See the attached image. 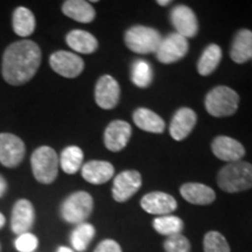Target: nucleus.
<instances>
[{"label":"nucleus","instance_id":"1","mask_svg":"<svg viewBox=\"0 0 252 252\" xmlns=\"http://www.w3.org/2000/svg\"><path fill=\"white\" fill-rule=\"evenodd\" d=\"M41 49L34 41L21 40L6 48L2 56V76L8 84L23 86L34 77L41 63Z\"/></svg>","mask_w":252,"mask_h":252},{"label":"nucleus","instance_id":"2","mask_svg":"<svg viewBox=\"0 0 252 252\" xmlns=\"http://www.w3.org/2000/svg\"><path fill=\"white\" fill-rule=\"evenodd\" d=\"M217 184L226 193H241L252 188V163L236 161L225 165L219 172Z\"/></svg>","mask_w":252,"mask_h":252},{"label":"nucleus","instance_id":"3","mask_svg":"<svg viewBox=\"0 0 252 252\" xmlns=\"http://www.w3.org/2000/svg\"><path fill=\"white\" fill-rule=\"evenodd\" d=\"M239 94L231 88L219 86L207 94L204 106L213 117H229L238 110Z\"/></svg>","mask_w":252,"mask_h":252},{"label":"nucleus","instance_id":"4","mask_svg":"<svg viewBox=\"0 0 252 252\" xmlns=\"http://www.w3.org/2000/svg\"><path fill=\"white\" fill-rule=\"evenodd\" d=\"M94 210V198L87 191H75L63 201L61 204L62 220L70 224H81L89 219Z\"/></svg>","mask_w":252,"mask_h":252},{"label":"nucleus","instance_id":"5","mask_svg":"<svg viewBox=\"0 0 252 252\" xmlns=\"http://www.w3.org/2000/svg\"><path fill=\"white\" fill-rule=\"evenodd\" d=\"M34 178L41 184L54 182L59 173V157L49 146H41L34 151L31 158Z\"/></svg>","mask_w":252,"mask_h":252},{"label":"nucleus","instance_id":"6","mask_svg":"<svg viewBox=\"0 0 252 252\" xmlns=\"http://www.w3.org/2000/svg\"><path fill=\"white\" fill-rule=\"evenodd\" d=\"M161 40V34L157 30L140 25L128 28L124 35L125 45L137 54H156Z\"/></svg>","mask_w":252,"mask_h":252},{"label":"nucleus","instance_id":"7","mask_svg":"<svg viewBox=\"0 0 252 252\" xmlns=\"http://www.w3.org/2000/svg\"><path fill=\"white\" fill-rule=\"evenodd\" d=\"M189 43L186 37L178 33H171L162 37L156 52V56L159 62L171 64L184 59L187 55Z\"/></svg>","mask_w":252,"mask_h":252},{"label":"nucleus","instance_id":"8","mask_svg":"<svg viewBox=\"0 0 252 252\" xmlns=\"http://www.w3.org/2000/svg\"><path fill=\"white\" fill-rule=\"evenodd\" d=\"M26 147L18 135L12 133H0V163L13 168L24 160Z\"/></svg>","mask_w":252,"mask_h":252},{"label":"nucleus","instance_id":"9","mask_svg":"<svg viewBox=\"0 0 252 252\" xmlns=\"http://www.w3.org/2000/svg\"><path fill=\"white\" fill-rule=\"evenodd\" d=\"M143 184L138 171H124L116 176L112 185V197L118 203L128 201L139 190Z\"/></svg>","mask_w":252,"mask_h":252},{"label":"nucleus","instance_id":"10","mask_svg":"<svg viewBox=\"0 0 252 252\" xmlns=\"http://www.w3.org/2000/svg\"><path fill=\"white\" fill-rule=\"evenodd\" d=\"M50 67L56 74L67 78H75L83 71L84 61L74 53L58 50L49 59Z\"/></svg>","mask_w":252,"mask_h":252},{"label":"nucleus","instance_id":"11","mask_svg":"<svg viewBox=\"0 0 252 252\" xmlns=\"http://www.w3.org/2000/svg\"><path fill=\"white\" fill-rule=\"evenodd\" d=\"M121 97L119 83L110 75L99 77L94 87V100L104 110H111L117 105Z\"/></svg>","mask_w":252,"mask_h":252},{"label":"nucleus","instance_id":"12","mask_svg":"<svg viewBox=\"0 0 252 252\" xmlns=\"http://www.w3.org/2000/svg\"><path fill=\"white\" fill-rule=\"evenodd\" d=\"M140 207L151 215L163 216L174 213L178 208V202L172 195L163 191H152L141 197Z\"/></svg>","mask_w":252,"mask_h":252},{"label":"nucleus","instance_id":"13","mask_svg":"<svg viewBox=\"0 0 252 252\" xmlns=\"http://www.w3.org/2000/svg\"><path fill=\"white\" fill-rule=\"evenodd\" d=\"M176 33L186 39L194 37L198 32V21L194 11L186 5H178L173 7L169 15Z\"/></svg>","mask_w":252,"mask_h":252},{"label":"nucleus","instance_id":"14","mask_svg":"<svg viewBox=\"0 0 252 252\" xmlns=\"http://www.w3.org/2000/svg\"><path fill=\"white\" fill-rule=\"evenodd\" d=\"M132 135V127L127 122L113 121L104 132V144L111 152H119L125 149Z\"/></svg>","mask_w":252,"mask_h":252},{"label":"nucleus","instance_id":"15","mask_svg":"<svg viewBox=\"0 0 252 252\" xmlns=\"http://www.w3.org/2000/svg\"><path fill=\"white\" fill-rule=\"evenodd\" d=\"M35 220V210L31 201L21 198L15 202L11 216V229L15 235L30 232Z\"/></svg>","mask_w":252,"mask_h":252},{"label":"nucleus","instance_id":"16","mask_svg":"<svg viewBox=\"0 0 252 252\" xmlns=\"http://www.w3.org/2000/svg\"><path fill=\"white\" fill-rule=\"evenodd\" d=\"M212 151L216 158L229 163L241 161L245 156V149L242 143L228 135L216 137L212 143Z\"/></svg>","mask_w":252,"mask_h":252},{"label":"nucleus","instance_id":"17","mask_svg":"<svg viewBox=\"0 0 252 252\" xmlns=\"http://www.w3.org/2000/svg\"><path fill=\"white\" fill-rule=\"evenodd\" d=\"M196 112L190 108H181L175 112L169 125V133L176 141H181L188 137L196 125Z\"/></svg>","mask_w":252,"mask_h":252},{"label":"nucleus","instance_id":"18","mask_svg":"<svg viewBox=\"0 0 252 252\" xmlns=\"http://www.w3.org/2000/svg\"><path fill=\"white\" fill-rule=\"evenodd\" d=\"M115 175V167L109 161L91 160L82 166V178L93 185H103Z\"/></svg>","mask_w":252,"mask_h":252},{"label":"nucleus","instance_id":"19","mask_svg":"<svg viewBox=\"0 0 252 252\" xmlns=\"http://www.w3.org/2000/svg\"><path fill=\"white\" fill-rule=\"evenodd\" d=\"M180 193L188 203L195 206H208L212 204L216 198L213 188L198 182H188L181 186Z\"/></svg>","mask_w":252,"mask_h":252},{"label":"nucleus","instance_id":"20","mask_svg":"<svg viewBox=\"0 0 252 252\" xmlns=\"http://www.w3.org/2000/svg\"><path fill=\"white\" fill-rule=\"evenodd\" d=\"M230 58L235 63L243 64L252 60V31L239 30L232 40Z\"/></svg>","mask_w":252,"mask_h":252},{"label":"nucleus","instance_id":"21","mask_svg":"<svg viewBox=\"0 0 252 252\" xmlns=\"http://www.w3.org/2000/svg\"><path fill=\"white\" fill-rule=\"evenodd\" d=\"M62 12L68 18L82 24H89L96 18V11L90 5V2L83 1V0L64 1L62 5Z\"/></svg>","mask_w":252,"mask_h":252},{"label":"nucleus","instance_id":"22","mask_svg":"<svg viewBox=\"0 0 252 252\" xmlns=\"http://www.w3.org/2000/svg\"><path fill=\"white\" fill-rule=\"evenodd\" d=\"M65 41L72 50L81 54H91L98 48V41L87 31L74 30L69 32Z\"/></svg>","mask_w":252,"mask_h":252},{"label":"nucleus","instance_id":"23","mask_svg":"<svg viewBox=\"0 0 252 252\" xmlns=\"http://www.w3.org/2000/svg\"><path fill=\"white\" fill-rule=\"evenodd\" d=\"M134 124L140 130L152 133H162L165 131V122L156 112L146 108L137 109L133 113Z\"/></svg>","mask_w":252,"mask_h":252},{"label":"nucleus","instance_id":"24","mask_svg":"<svg viewBox=\"0 0 252 252\" xmlns=\"http://www.w3.org/2000/svg\"><path fill=\"white\" fill-rule=\"evenodd\" d=\"M222 60V49L220 46L212 43L203 50L197 62V72L201 76H208L216 70Z\"/></svg>","mask_w":252,"mask_h":252},{"label":"nucleus","instance_id":"25","mask_svg":"<svg viewBox=\"0 0 252 252\" xmlns=\"http://www.w3.org/2000/svg\"><path fill=\"white\" fill-rule=\"evenodd\" d=\"M94 236H96V229L93 224L88 222L77 224L70 234L71 249L76 252H84L89 248Z\"/></svg>","mask_w":252,"mask_h":252},{"label":"nucleus","instance_id":"26","mask_svg":"<svg viewBox=\"0 0 252 252\" xmlns=\"http://www.w3.org/2000/svg\"><path fill=\"white\" fill-rule=\"evenodd\" d=\"M13 30L21 37H27L35 30V17L33 12L26 7H18L13 13Z\"/></svg>","mask_w":252,"mask_h":252},{"label":"nucleus","instance_id":"27","mask_svg":"<svg viewBox=\"0 0 252 252\" xmlns=\"http://www.w3.org/2000/svg\"><path fill=\"white\" fill-rule=\"evenodd\" d=\"M152 225L158 234L166 236V237L182 234V230L185 228L184 220L179 216L173 215V214H171V215L157 216L153 220Z\"/></svg>","mask_w":252,"mask_h":252},{"label":"nucleus","instance_id":"28","mask_svg":"<svg viewBox=\"0 0 252 252\" xmlns=\"http://www.w3.org/2000/svg\"><path fill=\"white\" fill-rule=\"evenodd\" d=\"M83 151L78 146H68L62 151L60 157V165L67 174H75L83 163Z\"/></svg>","mask_w":252,"mask_h":252},{"label":"nucleus","instance_id":"29","mask_svg":"<svg viewBox=\"0 0 252 252\" xmlns=\"http://www.w3.org/2000/svg\"><path fill=\"white\" fill-rule=\"evenodd\" d=\"M153 70L152 65L145 60H137L131 68V81L135 87L147 88L152 83Z\"/></svg>","mask_w":252,"mask_h":252},{"label":"nucleus","instance_id":"30","mask_svg":"<svg viewBox=\"0 0 252 252\" xmlns=\"http://www.w3.org/2000/svg\"><path fill=\"white\" fill-rule=\"evenodd\" d=\"M203 252H231L226 238L220 231L212 230L203 237Z\"/></svg>","mask_w":252,"mask_h":252},{"label":"nucleus","instance_id":"31","mask_svg":"<svg viewBox=\"0 0 252 252\" xmlns=\"http://www.w3.org/2000/svg\"><path fill=\"white\" fill-rule=\"evenodd\" d=\"M163 250L165 252H190L191 244L185 235L179 234L165 239Z\"/></svg>","mask_w":252,"mask_h":252},{"label":"nucleus","instance_id":"32","mask_svg":"<svg viewBox=\"0 0 252 252\" xmlns=\"http://www.w3.org/2000/svg\"><path fill=\"white\" fill-rule=\"evenodd\" d=\"M14 247L19 252H34L39 247V239L32 232H25L18 236Z\"/></svg>","mask_w":252,"mask_h":252},{"label":"nucleus","instance_id":"33","mask_svg":"<svg viewBox=\"0 0 252 252\" xmlns=\"http://www.w3.org/2000/svg\"><path fill=\"white\" fill-rule=\"evenodd\" d=\"M94 252H123L121 244L112 238L103 239L98 245L94 248Z\"/></svg>","mask_w":252,"mask_h":252},{"label":"nucleus","instance_id":"34","mask_svg":"<svg viewBox=\"0 0 252 252\" xmlns=\"http://www.w3.org/2000/svg\"><path fill=\"white\" fill-rule=\"evenodd\" d=\"M7 190V182L1 175H0V197H2Z\"/></svg>","mask_w":252,"mask_h":252},{"label":"nucleus","instance_id":"35","mask_svg":"<svg viewBox=\"0 0 252 252\" xmlns=\"http://www.w3.org/2000/svg\"><path fill=\"white\" fill-rule=\"evenodd\" d=\"M56 252H76V251H74L71 248H68V247H60L58 248Z\"/></svg>","mask_w":252,"mask_h":252},{"label":"nucleus","instance_id":"36","mask_svg":"<svg viewBox=\"0 0 252 252\" xmlns=\"http://www.w3.org/2000/svg\"><path fill=\"white\" fill-rule=\"evenodd\" d=\"M5 223H6V219H5V216L2 215L1 213H0V229H1L2 226L5 225Z\"/></svg>","mask_w":252,"mask_h":252},{"label":"nucleus","instance_id":"37","mask_svg":"<svg viewBox=\"0 0 252 252\" xmlns=\"http://www.w3.org/2000/svg\"><path fill=\"white\" fill-rule=\"evenodd\" d=\"M158 4H159L160 6H167L168 4H171V1H169V0H166V1H161V0H159V1H158Z\"/></svg>","mask_w":252,"mask_h":252},{"label":"nucleus","instance_id":"38","mask_svg":"<svg viewBox=\"0 0 252 252\" xmlns=\"http://www.w3.org/2000/svg\"><path fill=\"white\" fill-rule=\"evenodd\" d=\"M0 251H1V245H0Z\"/></svg>","mask_w":252,"mask_h":252},{"label":"nucleus","instance_id":"39","mask_svg":"<svg viewBox=\"0 0 252 252\" xmlns=\"http://www.w3.org/2000/svg\"><path fill=\"white\" fill-rule=\"evenodd\" d=\"M251 61H252V60H251Z\"/></svg>","mask_w":252,"mask_h":252}]
</instances>
